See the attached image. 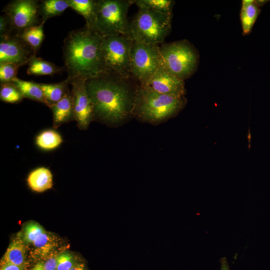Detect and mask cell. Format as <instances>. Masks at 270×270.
I'll return each instance as SVG.
<instances>
[{
    "label": "cell",
    "mask_w": 270,
    "mask_h": 270,
    "mask_svg": "<svg viewBox=\"0 0 270 270\" xmlns=\"http://www.w3.org/2000/svg\"><path fill=\"white\" fill-rule=\"evenodd\" d=\"M68 84H70L69 80L67 78L57 83L40 84L48 106L50 108L64 97L69 90Z\"/></svg>",
    "instance_id": "obj_19"
},
{
    "label": "cell",
    "mask_w": 270,
    "mask_h": 270,
    "mask_svg": "<svg viewBox=\"0 0 270 270\" xmlns=\"http://www.w3.org/2000/svg\"><path fill=\"white\" fill-rule=\"evenodd\" d=\"M73 256L68 252L59 254L56 270H70L74 266Z\"/></svg>",
    "instance_id": "obj_29"
},
{
    "label": "cell",
    "mask_w": 270,
    "mask_h": 270,
    "mask_svg": "<svg viewBox=\"0 0 270 270\" xmlns=\"http://www.w3.org/2000/svg\"><path fill=\"white\" fill-rule=\"evenodd\" d=\"M162 65L172 74L184 80L196 72L199 56L186 40L164 44L160 46Z\"/></svg>",
    "instance_id": "obj_7"
},
{
    "label": "cell",
    "mask_w": 270,
    "mask_h": 270,
    "mask_svg": "<svg viewBox=\"0 0 270 270\" xmlns=\"http://www.w3.org/2000/svg\"><path fill=\"white\" fill-rule=\"evenodd\" d=\"M132 0H96V14L92 30L101 36L124 35L130 37L127 18Z\"/></svg>",
    "instance_id": "obj_4"
},
{
    "label": "cell",
    "mask_w": 270,
    "mask_h": 270,
    "mask_svg": "<svg viewBox=\"0 0 270 270\" xmlns=\"http://www.w3.org/2000/svg\"><path fill=\"white\" fill-rule=\"evenodd\" d=\"M24 96L19 89L12 82L0 83V99L10 104L21 102Z\"/></svg>",
    "instance_id": "obj_26"
},
{
    "label": "cell",
    "mask_w": 270,
    "mask_h": 270,
    "mask_svg": "<svg viewBox=\"0 0 270 270\" xmlns=\"http://www.w3.org/2000/svg\"><path fill=\"white\" fill-rule=\"evenodd\" d=\"M142 87L160 94L184 96L186 93L184 82L166 70L161 64L152 76Z\"/></svg>",
    "instance_id": "obj_12"
},
{
    "label": "cell",
    "mask_w": 270,
    "mask_h": 270,
    "mask_svg": "<svg viewBox=\"0 0 270 270\" xmlns=\"http://www.w3.org/2000/svg\"><path fill=\"white\" fill-rule=\"evenodd\" d=\"M26 73L28 75L53 76L62 70V68L42 58L33 56L28 62Z\"/></svg>",
    "instance_id": "obj_23"
},
{
    "label": "cell",
    "mask_w": 270,
    "mask_h": 270,
    "mask_svg": "<svg viewBox=\"0 0 270 270\" xmlns=\"http://www.w3.org/2000/svg\"><path fill=\"white\" fill-rule=\"evenodd\" d=\"M138 9H145L172 15L174 2L172 0H135Z\"/></svg>",
    "instance_id": "obj_25"
},
{
    "label": "cell",
    "mask_w": 270,
    "mask_h": 270,
    "mask_svg": "<svg viewBox=\"0 0 270 270\" xmlns=\"http://www.w3.org/2000/svg\"><path fill=\"white\" fill-rule=\"evenodd\" d=\"M58 254L52 252L46 258V260L42 262L44 270H56L58 265Z\"/></svg>",
    "instance_id": "obj_31"
},
{
    "label": "cell",
    "mask_w": 270,
    "mask_h": 270,
    "mask_svg": "<svg viewBox=\"0 0 270 270\" xmlns=\"http://www.w3.org/2000/svg\"><path fill=\"white\" fill-rule=\"evenodd\" d=\"M25 244L24 240L20 238L14 240L2 258L0 265L12 264L24 266L26 252Z\"/></svg>",
    "instance_id": "obj_15"
},
{
    "label": "cell",
    "mask_w": 270,
    "mask_h": 270,
    "mask_svg": "<svg viewBox=\"0 0 270 270\" xmlns=\"http://www.w3.org/2000/svg\"><path fill=\"white\" fill-rule=\"evenodd\" d=\"M63 142L61 134L54 129H47L40 132L35 138L38 148L44 151H51L58 148Z\"/></svg>",
    "instance_id": "obj_21"
},
{
    "label": "cell",
    "mask_w": 270,
    "mask_h": 270,
    "mask_svg": "<svg viewBox=\"0 0 270 270\" xmlns=\"http://www.w3.org/2000/svg\"><path fill=\"white\" fill-rule=\"evenodd\" d=\"M38 5L39 0H15L4 6L2 10L10 19L16 34L41 23Z\"/></svg>",
    "instance_id": "obj_9"
},
{
    "label": "cell",
    "mask_w": 270,
    "mask_h": 270,
    "mask_svg": "<svg viewBox=\"0 0 270 270\" xmlns=\"http://www.w3.org/2000/svg\"><path fill=\"white\" fill-rule=\"evenodd\" d=\"M26 182L28 186L32 191L42 192L52 187V174L48 168L40 166L30 172Z\"/></svg>",
    "instance_id": "obj_14"
},
{
    "label": "cell",
    "mask_w": 270,
    "mask_h": 270,
    "mask_svg": "<svg viewBox=\"0 0 270 270\" xmlns=\"http://www.w3.org/2000/svg\"><path fill=\"white\" fill-rule=\"evenodd\" d=\"M69 7L82 15L86 22V26L92 30L96 19V0H66Z\"/></svg>",
    "instance_id": "obj_17"
},
{
    "label": "cell",
    "mask_w": 270,
    "mask_h": 270,
    "mask_svg": "<svg viewBox=\"0 0 270 270\" xmlns=\"http://www.w3.org/2000/svg\"><path fill=\"white\" fill-rule=\"evenodd\" d=\"M172 15L138 9L130 22V38L136 42L159 45L168 35Z\"/></svg>",
    "instance_id": "obj_5"
},
{
    "label": "cell",
    "mask_w": 270,
    "mask_h": 270,
    "mask_svg": "<svg viewBox=\"0 0 270 270\" xmlns=\"http://www.w3.org/2000/svg\"><path fill=\"white\" fill-rule=\"evenodd\" d=\"M24 266L12 264H5L1 266L0 270H24Z\"/></svg>",
    "instance_id": "obj_32"
},
{
    "label": "cell",
    "mask_w": 270,
    "mask_h": 270,
    "mask_svg": "<svg viewBox=\"0 0 270 270\" xmlns=\"http://www.w3.org/2000/svg\"><path fill=\"white\" fill-rule=\"evenodd\" d=\"M58 244L56 237L44 230L30 244L32 246V254L34 256L46 258L54 252Z\"/></svg>",
    "instance_id": "obj_16"
},
{
    "label": "cell",
    "mask_w": 270,
    "mask_h": 270,
    "mask_svg": "<svg viewBox=\"0 0 270 270\" xmlns=\"http://www.w3.org/2000/svg\"><path fill=\"white\" fill-rule=\"evenodd\" d=\"M19 89L24 98L44 104L47 106L43 92L40 84L32 81L14 78L12 82Z\"/></svg>",
    "instance_id": "obj_20"
},
{
    "label": "cell",
    "mask_w": 270,
    "mask_h": 270,
    "mask_svg": "<svg viewBox=\"0 0 270 270\" xmlns=\"http://www.w3.org/2000/svg\"><path fill=\"white\" fill-rule=\"evenodd\" d=\"M36 54L32 49L16 34L1 36L0 64L10 63L20 66L28 64Z\"/></svg>",
    "instance_id": "obj_11"
},
{
    "label": "cell",
    "mask_w": 270,
    "mask_h": 270,
    "mask_svg": "<svg viewBox=\"0 0 270 270\" xmlns=\"http://www.w3.org/2000/svg\"><path fill=\"white\" fill-rule=\"evenodd\" d=\"M18 66L10 63L0 64V83L10 82L16 78Z\"/></svg>",
    "instance_id": "obj_28"
},
{
    "label": "cell",
    "mask_w": 270,
    "mask_h": 270,
    "mask_svg": "<svg viewBox=\"0 0 270 270\" xmlns=\"http://www.w3.org/2000/svg\"><path fill=\"white\" fill-rule=\"evenodd\" d=\"M86 80L84 79L69 80L70 84L72 86L74 120L78 127L82 130H87L90 122L94 120L93 106L86 89Z\"/></svg>",
    "instance_id": "obj_10"
},
{
    "label": "cell",
    "mask_w": 270,
    "mask_h": 270,
    "mask_svg": "<svg viewBox=\"0 0 270 270\" xmlns=\"http://www.w3.org/2000/svg\"><path fill=\"white\" fill-rule=\"evenodd\" d=\"M30 270H44L42 262L38 263L34 268Z\"/></svg>",
    "instance_id": "obj_35"
},
{
    "label": "cell",
    "mask_w": 270,
    "mask_h": 270,
    "mask_svg": "<svg viewBox=\"0 0 270 270\" xmlns=\"http://www.w3.org/2000/svg\"><path fill=\"white\" fill-rule=\"evenodd\" d=\"M162 64L159 45L133 41L130 55L131 75L140 85L147 81Z\"/></svg>",
    "instance_id": "obj_8"
},
{
    "label": "cell",
    "mask_w": 270,
    "mask_h": 270,
    "mask_svg": "<svg viewBox=\"0 0 270 270\" xmlns=\"http://www.w3.org/2000/svg\"><path fill=\"white\" fill-rule=\"evenodd\" d=\"M220 270H230L228 262L226 257L221 258L220 260Z\"/></svg>",
    "instance_id": "obj_33"
},
{
    "label": "cell",
    "mask_w": 270,
    "mask_h": 270,
    "mask_svg": "<svg viewBox=\"0 0 270 270\" xmlns=\"http://www.w3.org/2000/svg\"><path fill=\"white\" fill-rule=\"evenodd\" d=\"M101 42L102 36L86 26L68 34L62 46L68 79L88 80L104 73Z\"/></svg>",
    "instance_id": "obj_2"
},
{
    "label": "cell",
    "mask_w": 270,
    "mask_h": 270,
    "mask_svg": "<svg viewBox=\"0 0 270 270\" xmlns=\"http://www.w3.org/2000/svg\"><path fill=\"white\" fill-rule=\"evenodd\" d=\"M52 112V126L55 129L64 124L74 120L71 90L50 108Z\"/></svg>",
    "instance_id": "obj_13"
},
{
    "label": "cell",
    "mask_w": 270,
    "mask_h": 270,
    "mask_svg": "<svg viewBox=\"0 0 270 270\" xmlns=\"http://www.w3.org/2000/svg\"><path fill=\"white\" fill-rule=\"evenodd\" d=\"M186 102L184 96L160 94L139 85L136 91L132 114L144 122L158 123L178 114Z\"/></svg>",
    "instance_id": "obj_3"
},
{
    "label": "cell",
    "mask_w": 270,
    "mask_h": 270,
    "mask_svg": "<svg viewBox=\"0 0 270 270\" xmlns=\"http://www.w3.org/2000/svg\"><path fill=\"white\" fill-rule=\"evenodd\" d=\"M66 0H39L38 12L42 20L61 15L68 8Z\"/></svg>",
    "instance_id": "obj_24"
},
{
    "label": "cell",
    "mask_w": 270,
    "mask_h": 270,
    "mask_svg": "<svg viewBox=\"0 0 270 270\" xmlns=\"http://www.w3.org/2000/svg\"><path fill=\"white\" fill-rule=\"evenodd\" d=\"M14 30L10 19L6 14L0 16V36L10 34Z\"/></svg>",
    "instance_id": "obj_30"
},
{
    "label": "cell",
    "mask_w": 270,
    "mask_h": 270,
    "mask_svg": "<svg viewBox=\"0 0 270 270\" xmlns=\"http://www.w3.org/2000/svg\"><path fill=\"white\" fill-rule=\"evenodd\" d=\"M260 12V6L256 0H242L240 18L243 34H250Z\"/></svg>",
    "instance_id": "obj_18"
},
{
    "label": "cell",
    "mask_w": 270,
    "mask_h": 270,
    "mask_svg": "<svg viewBox=\"0 0 270 270\" xmlns=\"http://www.w3.org/2000/svg\"><path fill=\"white\" fill-rule=\"evenodd\" d=\"M70 270H86L84 264H76Z\"/></svg>",
    "instance_id": "obj_34"
},
{
    "label": "cell",
    "mask_w": 270,
    "mask_h": 270,
    "mask_svg": "<svg viewBox=\"0 0 270 270\" xmlns=\"http://www.w3.org/2000/svg\"><path fill=\"white\" fill-rule=\"evenodd\" d=\"M133 40L124 35L102 36L101 58L104 73L130 78Z\"/></svg>",
    "instance_id": "obj_6"
},
{
    "label": "cell",
    "mask_w": 270,
    "mask_h": 270,
    "mask_svg": "<svg viewBox=\"0 0 270 270\" xmlns=\"http://www.w3.org/2000/svg\"><path fill=\"white\" fill-rule=\"evenodd\" d=\"M46 22V20H42L38 25L26 29L16 34L36 54L44 38V26Z\"/></svg>",
    "instance_id": "obj_22"
},
{
    "label": "cell",
    "mask_w": 270,
    "mask_h": 270,
    "mask_svg": "<svg viewBox=\"0 0 270 270\" xmlns=\"http://www.w3.org/2000/svg\"><path fill=\"white\" fill-rule=\"evenodd\" d=\"M129 80L103 73L86 80L94 120L114 125L133 114L138 87L134 89Z\"/></svg>",
    "instance_id": "obj_1"
},
{
    "label": "cell",
    "mask_w": 270,
    "mask_h": 270,
    "mask_svg": "<svg viewBox=\"0 0 270 270\" xmlns=\"http://www.w3.org/2000/svg\"><path fill=\"white\" fill-rule=\"evenodd\" d=\"M44 230V228L38 224L30 222L24 226L22 234V239L26 244H30Z\"/></svg>",
    "instance_id": "obj_27"
}]
</instances>
